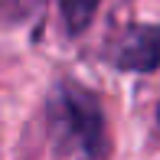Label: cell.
I'll return each instance as SVG.
<instances>
[{"label": "cell", "mask_w": 160, "mask_h": 160, "mask_svg": "<svg viewBox=\"0 0 160 160\" xmlns=\"http://www.w3.org/2000/svg\"><path fill=\"white\" fill-rule=\"evenodd\" d=\"M46 128L56 154L75 157V160H101L108 150L105 144V111L92 88L82 82H62L52 85L46 98Z\"/></svg>", "instance_id": "1"}, {"label": "cell", "mask_w": 160, "mask_h": 160, "mask_svg": "<svg viewBox=\"0 0 160 160\" xmlns=\"http://www.w3.org/2000/svg\"><path fill=\"white\" fill-rule=\"evenodd\" d=\"M157 121H160V105H157Z\"/></svg>", "instance_id": "4"}, {"label": "cell", "mask_w": 160, "mask_h": 160, "mask_svg": "<svg viewBox=\"0 0 160 160\" xmlns=\"http://www.w3.org/2000/svg\"><path fill=\"white\" fill-rule=\"evenodd\" d=\"M98 10V0H59V13H62V23L69 36H82L92 26Z\"/></svg>", "instance_id": "3"}, {"label": "cell", "mask_w": 160, "mask_h": 160, "mask_svg": "<svg viewBox=\"0 0 160 160\" xmlns=\"http://www.w3.org/2000/svg\"><path fill=\"white\" fill-rule=\"evenodd\" d=\"M114 65L121 72H154L160 69V26L137 23L114 46Z\"/></svg>", "instance_id": "2"}]
</instances>
